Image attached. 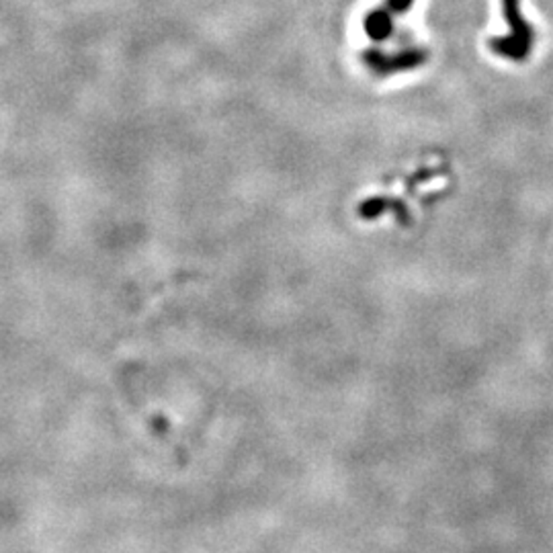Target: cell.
<instances>
[{
	"instance_id": "obj_1",
	"label": "cell",
	"mask_w": 553,
	"mask_h": 553,
	"mask_svg": "<svg viewBox=\"0 0 553 553\" xmlns=\"http://www.w3.org/2000/svg\"><path fill=\"white\" fill-rule=\"evenodd\" d=\"M504 5V17L509 21V25L512 29L510 35L504 37H494L490 42V48H492L498 56L510 58V60H525L531 52L533 45V29L520 14V0H502Z\"/></svg>"
},
{
	"instance_id": "obj_2",
	"label": "cell",
	"mask_w": 553,
	"mask_h": 553,
	"mask_svg": "<svg viewBox=\"0 0 553 553\" xmlns=\"http://www.w3.org/2000/svg\"><path fill=\"white\" fill-rule=\"evenodd\" d=\"M363 27L365 33H367L373 42H386V39H389V35L394 33L392 14H389L386 9L371 11L367 17H365Z\"/></svg>"
},
{
	"instance_id": "obj_3",
	"label": "cell",
	"mask_w": 553,
	"mask_h": 553,
	"mask_svg": "<svg viewBox=\"0 0 553 553\" xmlns=\"http://www.w3.org/2000/svg\"><path fill=\"white\" fill-rule=\"evenodd\" d=\"M386 5L392 13H406L415 5V0H386Z\"/></svg>"
}]
</instances>
